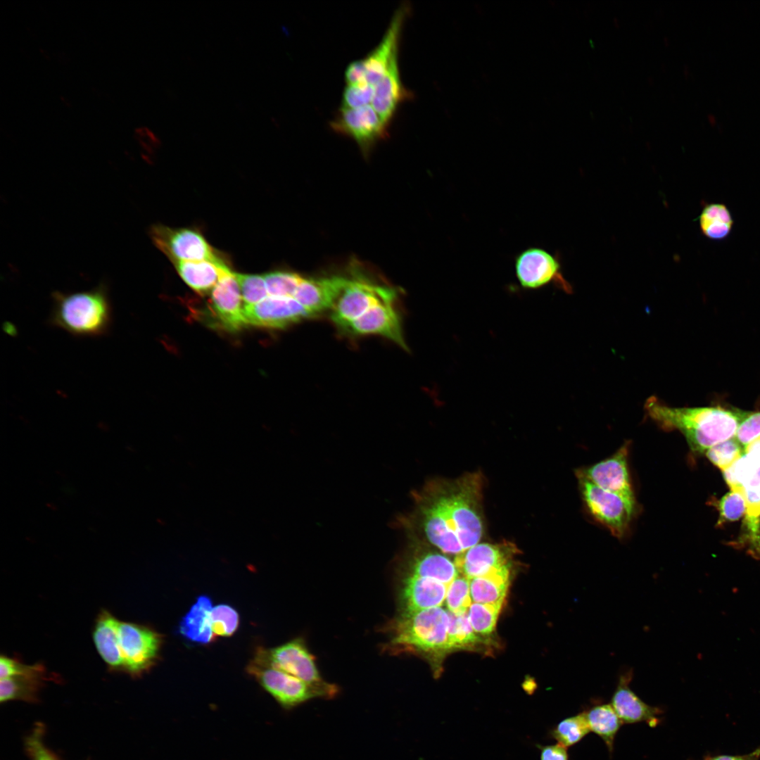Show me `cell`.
I'll use <instances>...</instances> for the list:
<instances>
[{
    "instance_id": "6da1fadb",
    "label": "cell",
    "mask_w": 760,
    "mask_h": 760,
    "mask_svg": "<svg viewBox=\"0 0 760 760\" xmlns=\"http://www.w3.org/2000/svg\"><path fill=\"white\" fill-rule=\"evenodd\" d=\"M483 488L479 472L430 480L414 494V517L403 523L440 552L457 555L483 536Z\"/></svg>"
},
{
    "instance_id": "7a4b0ae2",
    "label": "cell",
    "mask_w": 760,
    "mask_h": 760,
    "mask_svg": "<svg viewBox=\"0 0 760 760\" xmlns=\"http://www.w3.org/2000/svg\"><path fill=\"white\" fill-rule=\"evenodd\" d=\"M644 408L661 429L678 431L697 452L735 438L741 417V411L721 407H671L654 395L647 398Z\"/></svg>"
},
{
    "instance_id": "3957f363",
    "label": "cell",
    "mask_w": 760,
    "mask_h": 760,
    "mask_svg": "<svg viewBox=\"0 0 760 760\" xmlns=\"http://www.w3.org/2000/svg\"><path fill=\"white\" fill-rule=\"evenodd\" d=\"M448 611L441 607L398 614L384 626L388 640L382 650L391 655L417 654L433 659L448 647Z\"/></svg>"
},
{
    "instance_id": "277c9868",
    "label": "cell",
    "mask_w": 760,
    "mask_h": 760,
    "mask_svg": "<svg viewBox=\"0 0 760 760\" xmlns=\"http://www.w3.org/2000/svg\"><path fill=\"white\" fill-rule=\"evenodd\" d=\"M49 324L75 336L106 335L113 324V308L107 286L102 283L84 291L52 293Z\"/></svg>"
},
{
    "instance_id": "5b68a950",
    "label": "cell",
    "mask_w": 760,
    "mask_h": 760,
    "mask_svg": "<svg viewBox=\"0 0 760 760\" xmlns=\"http://www.w3.org/2000/svg\"><path fill=\"white\" fill-rule=\"evenodd\" d=\"M263 689L284 709H291L312 699H331L339 692L338 685L328 688L310 685L267 664L258 654L248 666Z\"/></svg>"
},
{
    "instance_id": "8992f818",
    "label": "cell",
    "mask_w": 760,
    "mask_h": 760,
    "mask_svg": "<svg viewBox=\"0 0 760 760\" xmlns=\"http://www.w3.org/2000/svg\"><path fill=\"white\" fill-rule=\"evenodd\" d=\"M397 293L389 286L365 280L335 277L334 296L330 309L333 322L341 330L374 305L395 302Z\"/></svg>"
},
{
    "instance_id": "52a82bcc",
    "label": "cell",
    "mask_w": 760,
    "mask_h": 760,
    "mask_svg": "<svg viewBox=\"0 0 760 760\" xmlns=\"http://www.w3.org/2000/svg\"><path fill=\"white\" fill-rule=\"evenodd\" d=\"M576 477L590 516L614 536L624 537L636 512L635 499L605 490L581 476Z\"/></svg>"
},
{
    "instance_id": "ba28073f",
    "label": "cell",
    "mask_w": 760,
    "mask_h": 760,
    "mask_svg": "<svg viewBox=\"0 0 760 760\" xmlns=\"http://www.w3.org/2000/svg\"><path fill=\"white\" fill-rule=\"evenodd\" d=\"M118 638L124 673L133 678L140 677L156 664L163 636L156 631L144 625L119 621Z\"/></svg>"
},
{
    "instance_id": "9c48e42d",
    "label": "cell",
    "mask_w": 760,
    "mask_h": 760,
    "mask_svg": "<svg viewBox=\"0 0 760 760\" xmlns=\"http://www.w3.org/2000/svg\"><path fill=\"white\" fill-rule=\"evenodd\" d=\"M150 233L155 245L172 263L203 260L224 262L197 231L158 224L151 227Z\"/></svg>"
},
{
    "instance_id": "30bf717a",
    "label": "cell",
    "mask_w": 760,
    "mask_h": 760,
    "mask_svg": "<svg viewBox=\"0 0 760 760\" xmlns=\"http://www.w3.org/2000/svg\"><path fill=\"white\" fill-rule=\"evenodd\" d=\"M257 654L269 665L282 670L310 685L328 688L334 683L324 680L317 668L316 657L303 638H294L280 646Z\"/></svg>"
},
{
    "instance_id": "8fae6325",
    "label": "cell",
    "mask_w": 760,
    "mask_h": 760,
    "mask_svg": "<svg viewBox=\"0 0 760 760\" xmlns=\"http://www.w3.org/2000/svg\"><path fill=\"white\" fill-rule=\"evenodd\" d=\"M514 270L521 286L526 289H540L551 282L566 292L569 284L563 277L557 257L538 247H530L519 253L514 260Z\"/></svg>"
},
{
    "instance_id": "7c38bea8",
    "label": "cell",
    "mask_w": 760,
    "mask_h": 760,
    "mask_svg": "<svg viewBox=\"0 0 760 760\" xmlns=\"http://www.w3.org/2000/svg\"><path fill=\"white\" fill-rule=\"evenodd\" d=\"M329 125L336 132L353 138L365 153L388 134V127L372 105L357 108L340 107Z\"/></svg>"
},
{
    "instance_id": "4fadbf2b",
    "label": "cell",
    "mask_w": 760,
    "mask_h": 760,
    "mask_svg": "<svg viewBox=\"0 0 760 760\" xmlns=\"http://www.w3.org/2000/svg\"><path fill=\"white\" fill-rule=\"evenodd\" d=\"M397 614H403L441 607L448 585L436 580L396 573Z\"/></svg>"
},
{
    "instance_id": "5bb4252c",
    "label": "cell",
    "mask_w": 760,
    "mask_h": 760,
    "mask_svg": "<svg viewBox=\"0 0 760 760\" xmlns=\"http://www.w3.org/2000/svg\"><path fill=\"white\" fill-rule=\"evenodd\" d=\"M210 293V308L220 327L236 331L247 325L236 273L226 270Z\"/></svg>"
},
{
    "instance_id": "9a60e30c",
    "label": "cell",
    "mask_w": 760,
    "mask_h": 760,
    "mask_svg": "<svg viewBox=\"0 0 760 760\" xmlns=\"http://www.w3.org/2000/svg\"><path fill=\"white\" fill-rule=\"evenodd\" d=\"M629 444H623L610 457L576 471L597 486L612 493L635 499L628 464Z\"/></svg>"
},
{
    "instance_id": "2e32d148",
    "label": "cell",
    "mask_w": 760,
    "mask_h": 760,
    "mask_svg": "<svg viewBox=\"0 0 760 760\" xmlns=\"http://www.w3.org/2000/svg\"><path fill=\"white\" fill-rule=\"evenodd\" d=\"M247 324L270 329H283L312 317L292 297L267 296L258 303L243 308Z\"/></svg>"
},
{
    "instance_id": "e0dca14e",
    "label": "cell",
    "mask_w": 760,
    "mask_h": 760,
    "mask_svg": "<svg viewBox=\"0 0 760 760\" xmlns=\"http://www.w3.org/2000/svg\"><path fill=\"white\" fill-rule=\"evenodd\" d=\"M517 552L516 547L509 542L479 543L456 555L454 562L458 571L470 580L512 564Z\"/></svg>"
},
{
    "instance_id": "ac0fdd59",
    "label": "cell",
    "mask_w": 760,
    "mask_h": 760,
    "mask_svg": "<svg viewBox=\"0 0 760 760\" xmlns=\"http://www.w3.org/2000/svg\"><path fill=\"white\" fill-rule=\"evenodd\" d=\"M395 303L386 301L374 305L341 331L352 336L379 335L407 350L402 321Z\"/></svg>"
},
{
    "instance_id": "d6986e66",
    "label": "cell",
    "mask_w": 760,
    "mask_h": 760,
    "mask_svg": "<svg viewBox=\"0 0 760 760\" xmlns=\"http://www.w3.org/2000/svg\"><path fill=\"white\" fill-rule=\"evenodd\" d=\"M408 12L409 6L406 3L401 4L395 11L379 43L365 57L360 59L366 83L374 85L379 81L393 58L398 54L400 36Z\"/></svg>"
},
{
    "instance_id": "ffe728a7",
    "label": "cell",
    "mask_w": 760,
    "mask_h": 760,
    "mask_svg": "<svg viewBox=\"0 0 760 760\" xmlns=\"http://www.w3.org/2000/svg\"><path fill=\"white\" fill-rule=\"evenodd\" d=\"M742 481V493L746 501L744 526L749 552L760 561V457L749 454Z\"/></svg>"
},
{
    "instance_id": "44dd1931",
    "label": "cell",
    "mask_w": 760,
    "mask_h": 760,
    "mask_svg": "<svg viewBox=\"0 0 760 760\" xmlns=\"http://www.w3.org/2000/svg\"><path fill=\"white\" fill-rule=\"evenodd\" d=\"M632 678V670L621 675L611 699V705L623 723L645 722L651 727H655L659 724V716L663 711L644 702L630 688Z\"/></svg>"
},
{
    "instance_id": "7402d4cb",
    "label": "cell",
    "mask_w": 760,
    "mask_h": 760,
    "mask_svg": "<svg viewBox=\"0 0 760 760\" xmlns=\"http://www.w3.org/2000/svg\"><path fill=\"white\" fill-rule=\"evenodd\" d=\"M411 96L403 86L399 70L398 54L392 60L384 75L374 84L372 106L388 127L400 103Z\"/></svg>"
},
{
    "instance_id": "603a6c76",
    "label": "cell",
    "mask_w": 760,
    "mask_h": 760,
    "mask_svg": "<svg viewBox=\"0 0 760 760\" xmlns=\"http://www.w3.org/2000/svg\"><path fill=\"white\" fill-rule=\"evenodd\" d=\"M119 619L106 609H101L96 616L92 632L96 649L113 672H125L119 652L118 625Z\"/></svg>"
},
{
    "instance_id": "cb8c5ba5",
    "label": "cell",
    "mask_w": 760,
    "mask_h": 760,
    "mask_svg": "<svg viewBox=\"0 0 760 760\" xmlns=\"http://www.w3.org/2000/svg\"><path fill=\"white\" fill-rule=\"evenodd\" d=\"M183 281L201 295L210 293L222 274L229 267L212 261H179L173 263Z\"/></svg>"
},
{
    "instance_id": "d4e9b609",
    "label": "cell",
    "mask_w": 760,
    "mask_h": 760,
    "mask_svg": "<svg viewBox=\"0 0 760 760\" xmlns=\"http://www.w3.org/2000/svg\"><path fill=\"white\" fill-rule=\"evenodd\" d=\"M212 600L206 595L197 597L189 611L182 619L179 631L189 641L207 644L214 640L211 628Z\"/></svg>"
},
{
    "instance_id": "484cf974",
    "label": "cell",
    "mask_w": 760,
    "mask_h": 760,
    "mask_svg": "<svg viewBox=\"0 0 760 760\" xmlns=\"http://www.w3.org/2000/svg\"><path fill=\"white\" fill-rule=\"evenodd\" d=\"M334 291L332 277L324 278L303 277L293 298L312 317L330 310Z\"/></svg>"
},
{
    "instance_id": "4316f807",
    "label": "cell",
    "mask_w": 760,
    "mask_h": 760,
    "mask_svg": "<svg viewBox=\"0 0 760 760\" xmlns=\"http://www.w3.org/2000/svg\"><path fill=\"white\" fill-rule=\"evenodd\" d=\"M511 565H505L489 574L470 579L471 601L482 604H502L509 586Z\"/></svg>"
},
{
    "instance_id": "83f0119b",
    "label": "cell",
    "mask_w": 760,
    "mask_h": 760,
    "mask_svg": "<svg viewBox=\"0 0 760 760\" xmlns=\"http://www.w3.org/2000/svg\"><path fill=\"white\" fill-rule=\"evenodd\" d=\"M583 712L590 731L603 740L612 754L616 733L623 724L612 706L609 704H597Z\"/></svg>"
},
{
    "instance_id": "f1b7e54d",
    "label": "cell",
    "mask_w": 760,
    "mask_h": 760,
    "mask_svg": "<svg viewBox=\"0 0 760 760\" xmlns=\"http://www.w3.org/2000/svg\"><path fill=\"white\" fill-rule=\"evenodd\" d=\"M698 220L703 235L715 241L726 239L730 234L734 224L729 209L721 203L707 204Z\"/></svg>"
},
{
    "instance_id": "f546056e",
    "label": "cell",
    "mask_w": 760,
    "mask_h": 760,
    "mask_svg": "<svg viewBox=\"0 0 760 760\" xmlns=\"http://www.w3.org/2000/svg\"><path fill=\"white\" fill-rule=\"evenodd\" d=\"M46 678L15 676L1 679V702L13 699L34 702Z\"/></svg>"
},
{
    "instance_id": "4dcf8cb0",
    "label": "cell",
    "mask_w": 760,
    "mask_h": 760,
    "mask_svg": "<svg viewBox=\"0 0 760 760\" xmlns=\"http://www.w3.org/2000/svg\"><path fill=\"white\" fill-rule=\"evenodd\" d=\"M448 650L471 647L479 642V634L473 629L467 616V612L455 614L448 611Z\"/></svg>"
},
{
    "instance_id": "1f68e13d",
    "label": "cell",
    "mask_w": 760,
    "mask_h": 760,
    "mask_svg": "<svg viewBox=\"0 0 760 760\" xmlns=\"http://www.w3.org/2000/svg\"><path fill=\"white\" fill-rule=\"evenodd\" d=\"M590 731L584 712L566 718L550 731L551 737L566 748L579 742Z\"/></svg>"
},
{
    "instance_id": "d6a6232c",
    "label": "cell",
    "mask_w": 760,
    "mask_h": 760,
    "mask_svg": "<svg viewBox=\"0 0 760 760\" xmlns=\"http://www.w3.org/2000/svg\"><path fill=\"white\" fill-rule=\"evenodd\" d=\"M502 605V604L471 603L467 610V616L477 634L486 635L494 631Z\"/></svg>"
},
{
    "instance_id": "836d02e7",
    "label": "cell",
    "mask_w": 760,
    "mask_h": 760,
    "mask_svg": "<svg viewBox=\"0 0 760 760\" xmlns=\"http://www.w3.org/2000/svg\"><path fill=\"white\" fill-rule=\"evenodd\" d=\"M270 296L292 297L303 279L299 274L288 271H274L263 275Z\"/></svg>"
},
{
    "instance_id": "e575fe53",
    "label": "cell",
    "mask_w": 760,
    "mask_h": 760,
    "mask_svg": "<svg viewBox=\"0 0 760 760\" xmlns=\"http://www.w3.org/2000/svg\"><path fill=\"white\" fill-rule=\"evenodd\" d=\"M211 628L215 636H231L238 628L239 616L236 610L226 604L213 607L211 610Z\"/></svg>"
},
{
    "instance_id": "d590c367",
    "label": "cell",
    "mask_w": 760,
    "mask_h": 760,
    "mask_svg": "<svg viewBox=\"0 0 760 760\" xmlns=\"http://www.w3.org/2000/svg\"><path fill=\"white\" fill-rule=\"evenodd\" d=\"M705 454L714 465L723 471L744 455V450L733 438L710 448Z\"/></svg>"
},
{
    "instance_id": "8d00e7d4",
    "label": "cell",
    "mask_w": 760,
    "mask_h": 760,
    "mask_svg": "<svg viewBox=\"0 0 760 760\" xmlns=\"http://www.w3.org/2000/svg\"><path fill=\"white\" fill-rule=\"evenodd\" d=\"M448 611L455 613L467 612L471 604L470 580L459 576L448 587L445 597Z\"/></svg>"
},
{
    "instance_id": "74e56055",
    "label": "cell",
    "mask_w": 760,
    "mask_h": 760,
    "mask_svg": "<svg viewBox=\"0 0 760 760\" xmlns=\"http://www.w3.org/2000/svg\"><path fill=\"white\" fill-rule=\"evenodd\" d=\"M243 300V305H255L267 297L268 292L263 276L236 274Z\"/></svg>"
},
{
    "instance_id": "f35d334b",
    "label": "cell",
    "mask_w": 760,
    "mask_h": 760,
    "mask_svg": "<svg viewBox=\"0 0 760 760\" xmlns=\"http://www.w3.org/2000/svg\"><path fill=\"white\" fill-rule=\"evenodd\" d=\"M25 676L47 678L45 666L42 664L28 665L20 662L17 659L1 655L0 657L1 679L15 676Z\"/></svg>"
},
{
    "instance_id": "ab89813d",
    "label": "cell",
    "mask_w": 760,
    "mask_h": 760,
    "mask_svg": "<svg viewBox=\"0 0 760 760\" xmlns=\"http://www.w3.org/2000/svg\"><path fill=\"white\" fill-rule=\"evenodd\" d=\"M374 94V85L368 83L346 84L342 96L341 107L357 108L371 105Z\"/></svg>"
},
{
    "instance_id": "60d3db41",
    "label": "cell",
    "mask_w": 760,
    "mask_h": 760,
    "mask_svg": "<svg viewBox=\"0 0 760 760\" xmlns=\"http://www.w3.org/2000/svg\"><path fill=\"white\" fill-rule=\"evenodd\" d=\"M718 509L719 523L740 519L746 512V501L743 494L733 490L728 493L719 501Z\"/></svg>"
},
{
    "instance_id": "b9f144b4",
    "label": "cell",
    "mask_w": 760,
    "mask_h": 760,
    "mask_svg": "<svg viewBox=\"0 0 760 760\" xmlns=\"http://www.w3.org/2000/svg\"><path fill=\"white\" fill-rule=\"evenodd\" d=\"M759 438H760V412L741 411L740 420L735 438L745 447Z\"/></svg>"
},
{
    "instance_id": "7bdbcfd3",
    "label": "cell",
    "mask_w": 760,
    "mask_h": 760,
    "mask_svg": "<svg viewBox=\"0 0 760 760\" xmlns=\"http://www.w3.org/2000/svg\"><path fill=\"white\" fill-rule=\"evenodd\" d=\"M41 729H36L26 742L27 749L32 760H58L56 756L44 745Z\"/></svg>"
},
{
    "instance_id": "ee69618b",
    "label": "cell",
    "mask_w": 760,
    "mask_h": 760,
    "mask_svg": "<svg viewBox=\"0 0 760 760\" xmlns=\"http://www.w3.org/2000/svg\"><path fill=\"white\" fill-rule=\"evenodd\" d=\"M538 747L540 751V760H569L567 748L559 743Z\"/></svg>"
},
{
    "instance_id": "f6af8a7d",
    "label": "cell",
    "mask_w": 760,
    "mask_h": 760,
    "mask_svg": "<svg viewBox=\"0 0 760 760\" xmlns=\"http://www.w3.org/2000/svg\"><path fill=\"white\" fill-rule=\"evenodd\" d=\"M702 760H760V747L743 755L707 756Z\"/></svg>"
},
{
    "instance_id": "bcb514c9",
    "label": "cell",
    "mask_w": 760,
    "mask_h": 760,
    "mask_svg": "<svg viewBox=\"0 0 760 760\" xmlns=\"http://www.w3.org/2000/svg\"><path fill=\"white\" fill-rule=\"evenodd\" d=\"M744 453L760 457V438L744 447Z\"/></svg>"
}]
</instances>
